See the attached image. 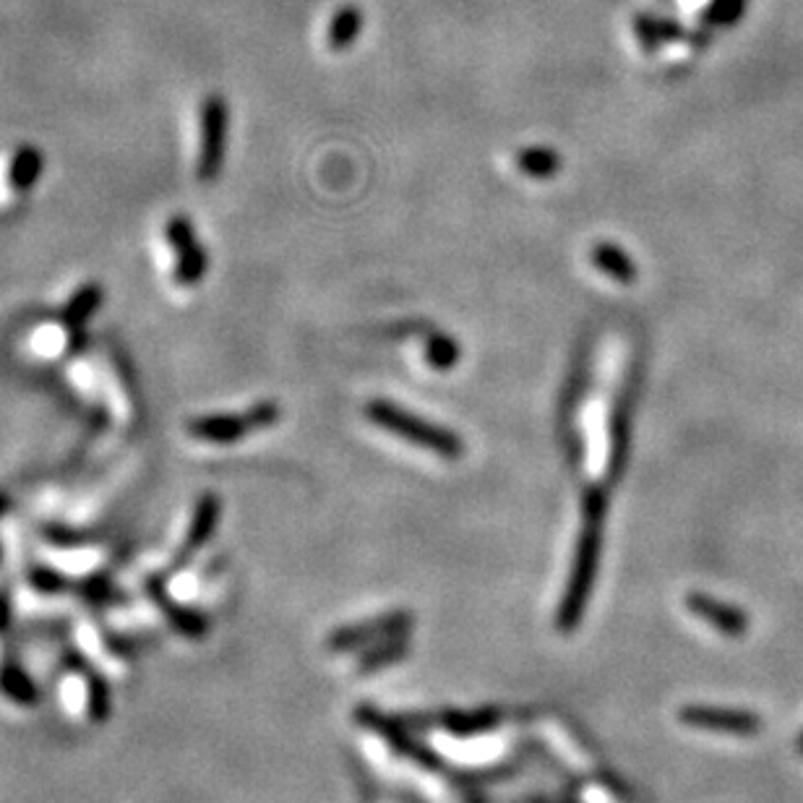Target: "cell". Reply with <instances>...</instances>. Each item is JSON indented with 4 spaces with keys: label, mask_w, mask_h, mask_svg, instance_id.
Returning <instances> with one entry per match:
<instances>
[{
    "label": "cell",
    "mask_w": 803,
    "mask_h": 803,
    "mask_svg": "<svg viewBox=\"0 0 803 803\" xmlns=\"http://www.w3.org/2000/svg\"><path fill=\"white\" fill-rule=\"evenodd\" d=\"M425 360H428V365L436 368V371H449V368H454V365L459 363L457 339H452L449 334H433V337H428Z\"/></svg>",
    "instance_id": "603a6c76"
},
{
    "label": "cell",
    "mask_w": 803,
    "mask_h": 803,
    "mask_svg": "<svg viewBox=\"0 0 803 803\" xmlns=\"http://www.w3.org/2000/svg\"><path fill=\"white\" fill-rule=\"evenodd\" d=\"M407 637L402 634V637H392V639H384V642H379L373 650L365 652L363 657L358 660V673L363 676V673H376L381 671V668H386V665L397 663V660H402V657L407 655Z\"/></svg>",
    "instance_id": "ffe728a7"
},
{
    "label": "cell",
    "mask_w": 803,
    "mask_h": 803,
    "mask_svg": "<svg viewBox=\"0 0 803 803\" xmlns=\"http://www.w3.org/2000/svg\"><path fill=\"white\" fill-rule=\"evenodd\" d=\"M501 723V712L493 710V707H485V710H475V712H446L444 715V725L449 733L459 738H470V736H480V733H488L496 725Z\"/></svg>",
    "instance_id": "2e32d148"
},
{
    "label": "cell",
    "mask_w": 803,
    "mask_h": 803,
    "mask_svg": "<svg viewBox=\"0 0 803 803\" xmlns=\"http://www.w3.org/2000/svg\"><path fill=\"white\" fill-rule=\"evenodd\" d=\"M686 608L730 639L744 637L749 631V616L741 608L723 603V600L712 598V595H704V592H689L686 595Z\"/></svg>",
    "instance_id": "8992f818"
},
{
    "label": "cell",
    "mask_w": 803,
    "mask_h": 803,
    "mask_svg": "<svg viewBox=\"0 0 803 803\" xmlns=\"http://www.w3.org/2000/svg\"><path fill=\"white\" fill-rule=\"evenodd\" d=\"M146 592L152 595L154 603L160 605L162 616L167 618V624L173 626L180 637L204 639L206 634H209V621H206L204 613H199L196 608H188V605L170 598L165 590V582H162L160 577L146 579Z\"/></svg>",
    "instance_id": "52a82bcc"
},
{
    "label": "cell",
    "mask_w": 803,
    "mask_h": 803,
    "mask_svg": "<svg viewBox=\"0 0 803 803\" xmlns=\"http://www.w3.org/2000/svg\"><path fill=\"white\" fill-rule=\"evenodd\" d=\"M188 431L206 444H235L238 438L256 431V428H253L248 412H243V415H204V418L191 420Z\"/></svg>",
    "instance_id": "9c48e42d"
},
{
    "label": "cell",
    "mask_w": 803,
    "mask_h": 803,
    "mask_svg": "<svg viewBox=\"0 0 803 803\" xmlns=\"http://www.w3.org/2000/svg\"><path fill=\"white\" fill-rule=\"evenodd\" d=\"M605 511H608V496L603 488L592 485L582 496V532H579L577 553H574V564H571L569 582H566L564 598L558 603L556 624L561 634L577 631L584 611H587V600L592 595L595 579H598L600 551H603V522Z\"/></svg>",
    "instance_id": "6da1fadb"
},
{
    "label": "cell",
    "mask_w": 803,
    "mask_h": 803,
    "mask_svg": "<svg viewBox=\"0 0 803 803\" xmlns=\"http://www.w3.org/2000/svg\"><path fill=\"white\" fill-rule=\"evenodd\" d=\"M42 167H45V160H42V154L37 146L32 144L19 146V152H16L14 160H11V170H8V180H11L14 191L24 193L29 191V188H34V183H37L42 175Z\"/></svg>",
    "instance_id": "e0dca14e"
},
{
    "label": "cell",
    "mask_w": 803,
    "mask_h": 803,
    "mask_svg": "<svg viewBox=\"0 0 803 803\" xmlns=\"http://www.w3.org/2000/svg\"><path fill=\"white\" fill-rule=\"evenodd\" d=\"M0 691L19 707H34L40 702V691L29 673L19 663H3L0 665Z\"/></svg>",
    "instance_id": "9a60e30c"
},
{
    "label": "cell",
    "mask_w": 803,
    "mask_h": 803,
    "mask_svg": "<svg viewBox=\"0 0 803 803\" xmlns=\"http://www.w3.org/2000/svg\"><path fill=\"white\" fill-rule=\"evenodd\" d=\"M592 261L605 277H611L618 285H634L637 282V264L616 243H598L592 248Z\"/></svg>",
    "instance_id": "7c38bea8"
},
{
    "label": "cell",
    "mask_w": 803,
    "mask_h": 803,
    "mask_svg": "<svg viewBox=\"0 0 803 803\" xmlns=\"http://www.w3.org/2000/svg\"><path fill=\"white\" fill-rule=\"evenodd\" d=\"M227 146V102L212 94L201 107V152L196 175L201 183H212L219 178L222 162H225Z\"/></svg>",
    "instance_id": "277c9868"
},
{
    "label": "cell",
    "mask_w": 803,
    "mask_h": 803,
    "mask_svg": "<svg viewBox=\"0 0 803 803\" xmlns=\"http://www.w3.org/2000/svg\"><path fill=\"white\" fill-rule=\"evenodd\" d=\"M365 415H368V420L373 425H379V428L394 433V436L405 438V441L420 446V449H428V452L438 454V457L457 459L465 454V441H462L459 433H454L452 428H444V425L428 423V420H423L415 412L397 407L394 402L371 399L365 405Z\"/></svg>",
    "instance_id": "7a4b0ae2"
},
{
    "label": "cell",
    "mask_w": 803,
    "mask_h": 803,
    "mask_svg": "<svg viewBox=\"0 0 803 803\" xmlns=\"http://www.w3.org/2000/svg\"><path fill=\"white\" fill-rule=\"evenodd\" d=\"M360 29H363V14H360L358 8H339L337 14H334L332 24H329V47H332L334 53L347 50L352 42L358 40Z\"/></svg>",
    "instance_id": "d6986e66"
},
{
    "label": "cell",
    "mask_w": 803,
    "mask_h": 803,
    "mask_svg": "<svg viewBox=\"0 0 803 803\" xmlns=\"http://www.w3.org/2000/svg\"><path fill=\"white\" fill-rule=\"evenodd\" d=\"M102 298H105L102 287L97 285V282H89V285L79 287V290L73 292V298L66 303V308L60 313V319H63V324H66L68 329H76V332H79L81 326L87 324L94 313L100 311Z\"/></svg>",
    "instance_id": "4fadbf2b"
},
{
    "label": "cell",
    "mask_w": 803,
    "mask_h": 803,
    "mask_svg": "<svg viewBox=\"0 0 803 803\" xmlns=\"http://www.w3.org/2000/svg\"><path fill=\"white\" fill-rule=\"evenodd\" d=\"M629 397H621V405L616 407L611 418V462H608V478L616 480L626 467L629 457Z\"/></svg>",
    "instance_id": "5bb4252c"
},
{
    "label": "cell",
    "mask_w": 803,
    "mask_h": 803,
    "mask_svg": "<svg viewBox=\"0 0 803 803\" xmlns=\"http://www.w3.org/2000/svg\"><path fill=\"white\" fill-rule=\"evenodd\" d=\"M412 624H415V616L410 611L386 613V616L368 618V621H360V624L342 626V629H337L332 637L326 639V647L332 652L363 650L368 644H379L384 639L402 637V634H407L412 629Z\"/></svg>",
    "instance_id": "3957f363"
},
{
    "label": "cell",
    "mask_w": 803,
    "mask_h": 803,
    "mask_svg": "<svg viewBox=\"0 0 803 803\" xmlns=\"http://www.w3.org/2000/svg\"><path fill=\"white\" fill-rule=\"evenodd\" d=\"M29 584H32V590H37L40 595H60V592H66L68 587H71L68 579L63 577L60 571L42 564L29 569Z\"/></svg>",
    "instance_id": "cb8c5ba5"
},
{
    "label": "cell",
    "mask_w": 803,
    "mask_h": 803,
    "mask_svg": "<svg viewBox=\"0 0 803 803\" xmlns=\"http://www.w3.org/2000/svg\"><path fill=\"white\" fill-rule=\"evenodd\" d=\"M206 274V253L201 243L196 240L193 246L183 248L178 253V266H175V279L178 285H199Z\"/></svg>",
    "instance_id": "7402d4cb"
},
{
    "label": "cell",
    "mask_w": 803,
    "mask_h": 803,
    "mask_svg": "<svg viewBox=\"0 0 803 803\" xmlns=\"http://www.w3.org/2000/svg\"><path fill=\"white\" fill-rule=\"evenodd\" d=\"M634 29H637L639 40H642V45L647 47V50L665 45V42L671 40H678V37L684 34V29L678 27V21L655 19V16H637V19H634Z\"/></svg>",
    "instance_id": "44dd1931"
},
{
    "label": "cell",
    "mask_w": 803,
    "mask_h": 803,
    "mask_svg": "<svg viewBox=\"0 0 803 803\" xmlns=\"http://www.w3.org/2000/svg\"><path fill=\"white\" fill-rule=\"evenodd\" d=\"M358 720L365 725H371L376 733H379L381 738H386L389 744H392V749H397L402 757H410L415 759L418 764H423V767H438V759L433 757V751L423 749L420 744H415L410 736H407L405 730L399 728L394 720H389V717L379 715V712L368 710V707H360L358 710Z\"/></svg>",
    "instance_id": "ba28073f"
},
{
    "label": "cell",
    "mask_w": 803,
    "mask_h": 803,
    "mask_svg": "<svg viewBox=\"0 0 803 803\" xmlns=\"http://www.w3.org/2000/svg\"><path fill=\"white\" fill-rule=\"evenodd\" d=\"M746 0H712L707 11H704V21L712 27H730L733 21L741 19L744 14Z\"/></svg>",
    "instance_id": "d4e9b609"
},
{
    "label": "cell",
    "mask_w": 803,
    "mask_h": 803,
    "mask_svg": "<svg viewBox=\"0 0 803 803\" xmlns=\"http://www.w3.org/2000/svg\"><path fill=\"white\" fill-rule=\"evenodd\" d=\"M219 514H222V501H219V496H214V493H204V496L196 501L191 525H188L186 532V551H199L201 545L212 538L214 530H217L219 525Z\"/></svg>",
    "instance_id": "8fae6325"
},
{
    "label": "cell",
    "mask_w": 803,
    "mask_h": 803,
    "mask_svg": "<svg viewBox=\"0 0 803 803\" xmlns=\"http://www.w3.org/2000/svg\"><path fill=\"white\" fill-rule=\"evenodd\" d=\"M66 663L73 671L81 673L87 681V715L92 723L102 725L113 717V689L107 684V678L97 673L94 668H87V663L79 655H66Z\"/></svg>",
    "instance_id": "30bf717a"
},
{
    "label": "cell",
    "mask_w": 803,
    "mask_h": 803,
    "mask_svg": "<svg viewBox=\"0 0 803 803\" xmlns=\"http://www.w3.org/2000/svg\"><path fill=\"white\" fill-rule=\"evenodd\" d=\"M6 509H8V498L0 496V514H6Z\"/></svg>",
    "instance_id": "f1b7e54d"
},
{
    "label": "cell",
    "mask_w": 803,
    "mask_h": 803,
    "mask_svg": "<svg viewBox=\"0 0 803 803\" xmlns=\"http://www.w3.org/2000/svg\"><path fill=\"white\" fill-rule=\"evenodd\" d=\"M519 173L535 180H548L561 170V154L548 146H527L517 154Z\"/></svg>",
    "instance_id": "ac0fdd59"
},
{
    "label": "cell",
    "mask_w": 803,
    "mask_h": 803,
    "mask_svg": "<svg viewBox=\"0 0 803 803\" xmlns=\"http://www.w3.org/2000/svg\"><path fill=\"white\" fill-rule=\"evenodd\" d=\"M11 618H14V608H11V598L0 592V634H6L8 626H11Z\"/></svg>",
    "instance_id": "83f0119b"
},
{
    "label": "cell",
    "mask_w": 803,
    "mask_h": 803,
    "mask_svg": "<svg viewBox=\"0 0 803 803\" xmlns=\"http://www.w3.org/2000/svg\"><path fill=\"white\" fill-rule=\"evenodd\" d=\"M79 595L92 605H110L115 598H118L113 582L107 577H102V574H94V577L84 579V582L79 584Z\"/></svg>",
    "instance_id": "484cf974"
},
{
    "label": "cell",
    "mask_w": 803,
    "mask_h": 803,
    "mask_svg": "<svg viewBox=\"0 0 803 803\" xmlns=\"http://www.w3.org/2000/svg\"><path fill=\"white\" fill-rule=\"evenodd\" d=\"M798 751H801V754H803V736H801V741H798Z\"/></svg>",
    "instance_id": "f546056e"
},
{
    "label": "cell",
    "mask_w": 803,
    "mask_h": 803,
    "mask_svg": "<svg viewBox=\"0 0 803 803\" xmlns=\"http://www.w3.org/2000/svg\"><path fill=\"white\" fill-rule=\"evenodd\" d=\"M678 720L689 728L712 730V733H728V736H757L762 730V717L749 710H733V707H712V704H686L678 710Z\"/></svg>",
    "instance_id": "5b68a950"
},
{
    "label": "cell",
    "mask_w": 803,
    "mask_h": 803,
    "mask_svg": "<svg viewBox=\"0 0 803 803\" xmlns=\"http://www.w3.org/2000/svg\"><path fill=\"white\" fill-rule=\"evenodd\" d=\"M165 240H167V246L173 248L175 253H180L183 248L193 246V243H196V233H193L191 219L183 217V214H175V217L167 219Z\"/></svg>",
    "instance_id": "4316f807"
}]
</instances>
